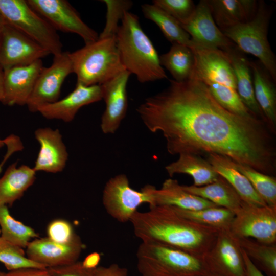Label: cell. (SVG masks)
Masks as SVG:
<instances>
[{"mask_svg": "<svg viewBox=\"0 0 276 276\" xmlns=\"http://www.w3.org/2000/svg\"><path fill=\"white\" fill-rule=\"evenodd\" d=\"M53 276H95V270L85 268L81 262L48 268Z\"/></svg>", "mask_w": 276, "mask_h": 276, "instance_id": "cell-40", "label": "cell"}, {"mask_svg": "<svg viewBox=\"0 0 276 276\" xmlns=\"http://www.w3.org/2000/svg\"><path fill=\"white\" fill-rule=\"evenodd\" d=\"M102 201L107 213L120 222L130 221L137 208L147 203L152 205V198L145 186L140 191L132 189L125 174L110 178L103 191Z\"/></svg>", "mask_w": 276, "mask_h": 276, "instance_id": "cell-8", "label": "cell"}, {"mask_svg": "<svg viewBox=\"0 0 276 276\" xmlns=\"http://www.w3.org/2000/svg\"><path fill=\"white\" fill-rule=\"evenodd\" d=\"M217 27L221 31L247 22L255 16L259 1L256 0H207Z\"/></svg>", "mask_w": 276, "mask_h": 276, "instance_id": "cell-23", "label": "cell"}, {"mask_svg": "<svg viewBox=\"0 0 276 276\" xmlns=\"http://www.w3.org/2000/svg\"><path fill=\"white\" fill-rule=\"evenodd\" d=\"M181 216L219 231L230 230L235 216L232 211L219 206L198 210H187L172 206Z\"/></svg>", "mask_w": 276, "mask_h": 276, "instance_id": "cell-33", "label": "cell"}, {"mask_svg": "<svg viewBox=\"0 0 276 276\" xmlns=\"http://www.w3.org/2000/svg\"><path fill=\"white\" fill-rule=\"evenodd\" d=\"M230 231L239 238L276 244V207L244 203L235 213Z\"/></svg>", "mask_w": 276, "mask_h": 276, "instance_id": "cell-9", "label": "cell"}, {"mask_svg": "<svg viewBox=\"0 0 276 276\" xmlns=\"http://www.w3.org/2000/svg\"><path fill=\"white\" fill-rule=\"evenodd\" d=\"M77 83L101 85L125 70L118 50L116 36L98 38L70 53Z\"/></svg>", "mask_w": 276, "mask_h": 276, "instance_id": "cell-5", "label": "cell"}, {"mask_svg": "<svg viewBox=\"0 0 276 276\" xmlns=\"http://www.w3.org/2000/svg\"><path fill=\"white\" fill-rule=\"evenodd\" d=\"M48 238L60 243H69L79 236L74 231L72 224L68 221L58 219L51 221L47 228Z\"/></svg>", "mask_w": 276, "mask_h": 276, "instance_id": "cell-39", "label": "cell"}, {"mask_svg": "<svg viewBox=\"0 0 276 276\" xmlns=\"http://www.w3.org/2000/svg\"><path fill=\"white\" fill-rule=\"evenodd\" d=\"M17 164L10 165L0 178V205H12L35 180L36 172L33 168Z\"/></svg>", "mask_w": 276, "mask_h": 276, "instance_id": "cell-26", "label": "cell"}, {"mask_svg": "<svg viewBox=\"0 0 276 276\" xmlns=\"http://www.w3.org/2000/svg\"><path fill=\"white\" fill-rule=\"evenodd\" d=\"M235 168L249 181L252 186L269 206L276 207V178L246 165L234 162Z\"/></svg>", "mask_w": 276, "mask_h": 276, "instance_id": "cell-34", "label": "cell"}, {"mask_svg": "<svg viewBox=\"0 0 276 276\" xmlns=\"http://www.w3.org/2000/svg\"><path fill=\"white\" fill-rule=\"evenodd\" d=\"M131 74L124 70L101 84L103 99L105 103L100 127L104 134H113L125 118L127 107V85Z\"/></svg>", "mask_w": 276, "mask_h": 276, "instance_id": "cell-15", "label": "cell"}, {"mask_svg": "<svg viewBox=\"0 0 276 276\" xmlns=\"http://www.w3.org/2000/svg\"><path fill=\"white\" fill-rule=\"evenodd\" d=\"M40 145L39 151L33 167L35 172L56 173L64 169L68 159V152L58 129L39 128L34 132Z\"/></svg>", "mask_w": 276, "mask_h": 276, "instance_id": "cell-20", "label": "cell"}, {"mask_svg": "<svg viewBox=\"0 0 276 276\" xmlns=\"http://www.w3.org/2000/svg\"><path fill=\"white\" fill-rule=\"evenodd\" d=\"M141 10L145 17L154 22L172 44H181L191 48L193 47L190 36L180 23L164 10L153 4L142 5Z\"/></svg>", "mask_w": 276, "mask_h": 276, "instance_id": "cell-30", "label": "cell"}, {"mask_svg": "<svg viewBox=\"0 0 276 276\" xmlns=\"http://www.w3.org/2000/svg\"><path fill=\"white\" fill-rule=\"evenodd\" d=\"M224 52L235 74L236 91L240 98L252 113L267 123L255 97L249 60L245 57L236 45Z\"/></svg>", "mask_w": 276, "mask_h": 276, "instance_id": "cell-22", "label": "cell"}, {"mask_svg": "<svg viewBox=\"0 0 276 276\" xmlns=\"http://www.w3.org/2000/svg\"><path fill=\"white\" fill-rule=\"evenodd\" d=\"M152 4L175 18L180 25L189 19L196 6L192 0H154Z\"/></svg>", "mask_w": 276, "mask_h": 276, "instance_id": "cell-38", "label": "cell"}, {"mask_svg": "<svg viewBox=\"0 0 276 276\" xmlns=\"http://www.w3.org/2000/svg\"><path fill=\"white\" fill-rule=\"evenodd\" d=\"M70 53L54 55L52 64L42 68L26 104L30 111L36 112L40 107L59 100L63 82L73 73Z\"/></svg>", "mask_w": 276, "mask_h": 276, "instance_id": "cell-12", "label": "cell"}, {"mask_svg": "<svg viewBox=\"0 0 276 276\" xmlns=\"http://www.w3.org/2000/svg\"><path fill=\"white\" fill-rule=\"evenodd\" d=\"M0 276H53L48 268H27L8 272L0 271Z\"/></svg>", "mask_w": 276, "mask_h": 276, "instance_id": "cell-41", "label": "cell"}, {"mask_svg": "<svg viewBox=\"0 0 276 276\" xmlns=\"http://www.w3.org/2000/svg\"><path fill=\"white\" fill-rule=\"evenodd\" d=\"M101 258V255L99 253L94 252L88 254L81 263L85 268L94 269L98 267Z\"/></svg>", "mask_w": 276, "mask_h": 276, "instance_id": "cell-44", "label": "cell"}, {"mask_svg": "<svg viewBox=\"0 0 276 276\" xmlns=\"http://www.w3.org/2000/svg\"><path fill=\"white\" fill-rule=\"evenodd\" d=\"M165 169L170 177L176 174L190 175L194 180L193 185L197 187L211 183L219 176L206 159L192 154H179L178 159L167 165Z\"/></svg>", "mask_w": 276, "mask_h": 276, "instance_id": "cell-28", "label": "cell"}, {"mask_svg": "<svg viewBox=\"0 0 276 276\" xmlns=\"http://www.w3.org/2000/svg\"><path fill=\"white\" fill-rule=\"evenodd\" d=\"M13 152L10 150H7V151L3 157V160L0 163V174L1 173L5 164L7 162L8 159L13 154Z\"/></svg>", "mask_w": 276, "mask_h": 276, "instance_id": "cell-46", "label": "cell"}, {"mask_svg": "<svg viewBox=\"0 0 276 276\" xmlns=\"http://www.w3.org/2000/svg\"><path fill=\"white\" fill-rule=\"evenodd\" d=\"M107 7L106 22L99 38L116 36L119 23L122 20L124 13L129 11L133 2L129 0H103Z\"/></svg>", "mask_w": 276, "mask_h": 276, "instance_id": "cell-37", "label": "cell"}, {"mask_svg": "<svg viewBox=\"0 0 276 276\" xmlns=\"http://www.w3.org/2000/svg\"><path fill=\"white\" fill-rule=\"evenodd\" d=\"M102 99L101 85L85 86L77 83L75 89L65 97L40 107L37 112L48 119L70 122L81 107Z\"/></svg>", "mask_w": 276, "mask_h": 276, "instance_id": "cell-18", "label": "cell"}, {"mask_svg": "<svg viewBox=\"0 0 276 276\" xmlns=\"http://www.w3.org/2000/svg\"><path fill=\"white\" fill-rule=\"evenodd\" d=\"M201 258L211 273L220 276H246L239 238L230 230L220 231L212 246Z\"/></svg>", "mask_w": 276, "mask_h": 276, "instance_id": "cell-11", "label": "cell"}, {"mask_svg": "<svg viewBox=\"0 0 276 276\" xmlns=\"http://www.w3.org/2000/svg\"><path fill=\"white\" fill-rule=\"evenodd\" d=\"M5 146L4 139H0V149Z\"/></svg>", "mask_w": 276, "mask_h": 276, "instance_id": "cell-48", "label": "cell"}, {"mask_svg": "<svg viewBox=\"0 0 276 276\" xmlns=\"http://www.w3.org/2000/svg\"><path fill=\"white\" fill-rule=\"evenodd\" d=\"M149 208L136 211L130 220L134 235L142 241L158 242L201 258L220 231L181 216L171 206Z\"/></svg>", "mask_w": 276, "mask_h": 276, "instance_id": "cell-2", "label": "cell"}, {"mask_svg": "<svg viewBox=\"0 0 276 276\" xmlns=\"http://www.w3.org/2000/svg\"><path fill=\"white\" fill-rule=\"evenodd\" d=\"M5 24H6V22L4 19L0 14V39H1V37L2 33V31H3V28Z\"/></svg>", "mask_w": 276, "mask_h": 276, "instance_id": "cell-47", "label": "cell"}, {"mask_svg": "<svg viewBox=\"0 0 276 276\" xmlns=\"http://www.w3.org/2000/svg\"><path fill=\"white\" fill-rule=\"evenodd\" d=\"M0 226L2 239L24 249L32 238L39 236L33 228L14 219L6 205H0Z\"/></svg>", "mask_w": 276, "mask_h": 276, "instance_id": "cell-32", "label": "cell"}, {"mask_svg": "<svg viewBox=\"0 0 276 276\" xmlns=\"http://www.w3.org/2000/svg\"><path fill=\"white\" fill-rule=\"evenodd\" d=\"M204 83L216 100L227 110L245 117L255 116L242 102L236 90L217 83Z\"/></svg>", "mask_w": 276, "mask_h": 276, "instance_id": "cell-35", "label": "cell"}, {"mask_svg": "<svg viewBox=\"0 0 276 276\" xmlns=\"http://www.w3.org/2000/svg\"><path fill=\"white\" fill-rule=\"evenodd\" d=\"M271 14L270 6L259 1L251 19L221 31L241 52L256 57L275 83L276 58L267 38Z\"/></svg>", "mask_w": 276, "mask_h": 276, "instance_id": "cell-6", "label": "cell"}, {"mask_svg": "<svg viewBox=\"0 0 276 276\" xmlns=\"http://www.w3.org/2000/svg\"><path fill=\"white\" fill-rule=\"evenodd\" d=\"M0 236H1V230H0Z\"/></svg>", "mask_w": 276, "mask_h": 276, "instance_id": "cell-50", "label": "cell"}, {"mask_svg": "<svg viewBox=\"0 0 276 276\" xmlns=\"http://www.w3.org/2000/svg\"><path fill=\"white\" fill-rule=\"evenodd\" d=\"M95 276H128V270L117 264L107 267L98 266L95 270Z\"/></svg>", "mask_w": 276, "mask_h": 276, "instance_id": "cell-42", "label": "cell"}, {"mask_svg": "<svg viewBox=\"0 0 276 276\" xmlns=\"http://www.w3.org/2000/svg\"><path fill=\"white\" fill-rule=\"evenodd\" d=\"M43 67L40 59L4 70V93L1 103L8 106L26 105Z\"/></svg>", "mask_w": 276, "mask_h": 276, "instance_id": "cell-19", "label": "cell"}, {"mask_svg": "<svg viewBox=\"0 0 276 276\" xmlns=\"http://www.w3.org/2000/svg\"><path fill=\"white\" fill-rule=\"evenodd\" d=\"M4 71L0 65V102H1L4 97Z\"/></svg>", "mask_w": 276, "mask_h": 276, "instance_id": "cell-45", "label": "cell"}, {"mask_svg": "<svg viewBox=\"0 0 276 276\" xmlns=\"http://www.w3.org/2000/svg\"><path fill=\"white\" fill-rule=\"evenodd\" d=\"M83 248L84 245L79 237L66 244L55 242L48 237L36 239L30 241L26 248L28 258L49 268L77 261Z\"/></svg>", "mask_w": 276, "mask_h": 276, "instance_id": "cell-16", "label": "cell"}, {"mask_svg": "<svg viewBox=\"0 0 276 276\" xmlns=\"http://www.w3.org/2000/svg\"><path fill=\"white\" fill-rule=\"evenodd\" d=\"M0 14L6 23L33 40L54 56L62 52L53 27L25 0H0Z\"/></svg>", "mask_w": 276, "mask_h": 276, "instance_id": "cell-7", "label": "cell"}, {"mask_svg": "<svg viewBox=\"0 0 276 276\" xmlns=\"http://www.w3.org/2000/svg\"><path fill=\"white\" fill-rule=\"evenodd\" d=\"M181 26L193 47L225 51L235 45L215 24L207 0L200 1L191 17Z\"/></svg>", "mask_w": 276, "mask_h": 276, "instance_id": "cell-14", "label": "cell"}, {"mask_svg": "<svg viewBox=\"0 0 276 276\" xmlns=\"http://www.w3.org/2000/svg\"><path fill=\"white\" fill-rule=\"evenodd\" d=\"M239 240L242 249L262 273L266 276H276V244L264 243L248 238Z\"/></svg>", "mask_w": 276, "mask_h": 276, "instance_id": "cell-31", "label": "cell"}, {"mask_svg": "<svg viewBox=\"0 0 276 276\" xmlns=\"http://www.w3.org/2000/svg\"><path fill=\"white\" fill-rule=\"evenodd\" d=\"M146 189L152 197L154 205H168L187 210H198L217 206L202 197L185 190L177 180L169 178L164 181L162 187L157 189L147 185Z\"/></svg>", "mask_w": 276, "mask_h": 276, "instance_id": "cell-21", "label": "cell"}, {"mask_svg": "<svg viewBox=\"0 0 276 276\" xmlns=\"http://www.w3.org/2000/svg\"><path fill=\"white\" fill-rule=\"evenodd\" d=\"M242 251L245 264L246 276H266L254 265L242 249Z\"/></svg>", "mask_w": 276, "mask_h": 276, "instance_id": "cell-43", "label": "cell"}, {"mask_svg": "<svg viewBox=\"0 0 276 276\" xmlns=\"http://www.w3.org/2000/svg\"><path fill=\"white\" fill-rule=\"evenodd\" d=\"M28 5L56 30L75 33L85 44L97 40L98 33L87 25L73 6L65 0H27Z\"/></svg>", "mask_w": 276, "mask_h": 276, "instance_id": "cell-10", "label": "cell"}, {"mask_svg": "<svg viewBox=\"0 0 276 276\" xmlns=\"http://www.w3.org/2000/svg\"><path fill=\"white\" fill-rule=\"evenodd\" d=\"M206 158L214 170L230 184L245 202L258 206L267 205L248 179L235 168L233 160L217 154H209Z\"/></svg>", "mask_w": 276, "mask_h": 276, "instance_id": "cell-24", "label": "cell"}, {"mask_svg": "<svg viewBox=\"0 0 276 276\" xmlns=\"http://www.w3.org/2000/svg\"><path fill=\"white\" fill-rule=\"evenodd\" d=\"M0 262L8 271L27 268H47L26 257L24 248L3 240L1 237Z\"/></svg>", "mask_w": 276, "mask_h": 276, "instance_id": "cell-36", "label": "cell"}, {"mask_svg": "<svg viewBox=\"0 0 276 276\" xmlns=\"http://www.w3.org/2000/svg\"><path fill=\"white\" fill-rule=\"evenodd\" d=\"M201 276H220V275H217V274H213V273H208L206 274L201 275Z\"/></svg>", "mask_w": 276, "mask_h": 276, "instance_id": "cell-49", "label": "cell"}, {"mask_svg": "<svg viewBox=\"0 0 276 276\" xmlns=\"http://www.w3.org/2000/svg\"><path fill=\"white\" fill-rule=\"evenodd\" d=\"M136 111L150 131L163 134L171 155L217 154L275 173V132L260 118L224 108L195 72L184 82L170 80L168 88L147 98Z\"/></svg>", "mask_w": 276, "mask_h": 276, "instance_id": "cell-1", "label": "cell"}, {"mask_svg": "<svg viewBox=\"0 0 276 276\" xmlns=\"http://www.w3.org/2000/svg\"><path fill=\"white\" fill-rule=\"evenodd\" d=\"M182 187L186 191L205 199L217 206L227 209L234 213L246 203L230 184L220 175L216 181L206 185Z\"/></svg>", "mask_w": 276, "mask_h": 276, "instance_id": "cell-27", "label": "cell"}, {"mask_svg": "<svg viewBox=\"0 0 276 276\" xmlns=\"http://www.w3.org/2000/svg\"><path fill=\"white\" fill-rule=\"evenodd\" d=\"M159 61L174 80L178 82L189 80L194 73V54L191 48L186 45L172 44L168 52L159 56Z\"/></svg>", "mask_w": 276, "mask_h": 276, "instance_id": "cell-29", "label": "cell"}, {"mask_svg": "<svg viewBox=\"0 0 276 276\" xmlns=\"http://www.w3.org/2000/svg\"><path fill=\"white\" fill-rule=\"evenodd\" d=\"M117 45L125 69L141 83L167 78L159 56L142 29L139 17L127 11L116 35Z\"/></svg>", "mask_w": 276, "mask_h": 276, "instance_id": "cell-3", "label": "cell"}, {"mask_svg": "<svg viewBox=\"0 0 276 276\" xmlns=\"http://www.w3.org/2000/svg\"><path fill=\"white\" fill-rule=\"evenodd\" d=\"M191 49L195 57V73L201 80L236 90L235 74L224 51L196 47Z\"/></svg>", "mask_w": 276, "mask_h": 276, "instance_id": "cell-17", "label": "cell"}, {"mask_svg": "<svg viewBox=\"0 0 276 276\" xmlns=\"http://www.w3.org/2000/svg\"><path fill=\"white\" fill-rule=\"evenodd\" d=\"M260 63V62H259ZM255 97L266 121L275 132L276 127V91L272 79L260 63L249 61Z\"/></svg>", "mask_w": 276, "mask_h": 276, "instance_id": "cell-25", "label": "cell"}, {"mask_svg": "<svg viewBox=\"0 0 276 276\" xmlns=\"http://www.w3.org/2000/svg\"><path fill=\"white\" fill-rule=\"evenodd\" d=\"M141 276H201L209 273L202 258L153 241H142L136 251Z\"/></svg>", "mask_w": 276, "mask_h": 276, "instance_id": "cell-4", "label": "cell"}, {"mask_svg": "<svg viewBox=\"0 0 276 276\" xmlns=\"http://www.w3.org/2000/svg\"><path fill=\"white\" fill-rule=\"evenodd\" d=\"M49 54L36 42L5 24L0 39V65L4 71L31 64Z\"/></svg>", "mask_w": 276, "mask_h": 276, "instance_id": "cell-13", "label": "cell"}]
</instances>
